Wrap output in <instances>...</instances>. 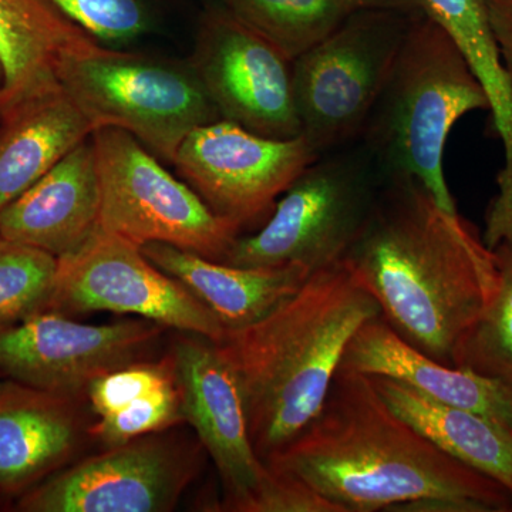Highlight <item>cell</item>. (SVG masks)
<instances>
[{
  "label": "cell",
  "mask_w": 512,
  "mask_h": 512,
  "mask_svg": "<svg viewBox=\"0 0 512 512\" xmlns=\"http://www.w3.org/2000/svg\"><path fill=\"white\" fill-rule=\"evenodd\" d=\"M350 12L357 10H380V12L404 13V15H421L419 0H339Z\"/></svg>",
  "instance_id": "f546056e"
},
{
  "label": "cell",
  "mask_w": 512,
  "mask_h": 512,
  "mask_svg": "<svg viewBox=\"0 0 512 512\" xmlns=\"http://www.w3.org/2000/svg\"><path fill=\"white\" fill-rule=\"evenodd\" d=\"M2 84H3V70H2V66H0V87H2Z\"/></svg>",
  "instance_id": "4dcf8cb0"
},
{
  "label": "cell",
  "mask_w": 512,
  "mask_h": 512,
  "mask_svg": "<svg viewBox=\"0 0 512 512\" xmlns=\"http://www.w3.org/2000/svg\"><path fill=\"white\" fill-rule=\"evenodd\" d=\"M339 369L389 377L431 400L483 414L512 431L511 384L431 359L400 338L382 315L360 326Z\"/></svg>",
  "instance_id": "e0dca14e"
},
{
  "label": "cell",
  "mask_w": 512,
  "mask_h": 512,
  "mask_svg": "<svg viewBox=\"0 0 512 512\" xmlns=\"http://www.w3.org/2000/svg\"><path fill=\"white\" fill-rule=\"evenodd\" d=\"M379 303L345 262L313 272L295 293L217 343L234 370L256 454L268 463L315 419L350 339Z\"/></svg>",
  "instance_id": "3957f363"
},
{
  "label": "cell",
  "mask_w": 512,
  "mask_h": 512,
  "mask_svg": "<svg viewBox=\"0 0 512 512\" xmlns=\"http://www.w3.org/2000/svg\"><path fill=\"white\" fill-rule=\"evenodd\" d=\"M343 262L400 338L451 367L495 286L493 258L476 228L441 210L406 174L386 175Z\"/></svg>",
  "instance_id": "6da1fadb"
},
{
  "label": "cell",
  "mask_w": 512,
  "mask_h": 512,
  "mask_svg": "<svg viewBox=\"0 0 512 512\" xmlns=\"http://www.w3.org/2000/svg\"><path fill=\"white\" fill-rule=\"evenodd\" d=\"M56 77L94 130L121 128L167 163L192 130L221 119L191 66L92 37L62 53Z\"/></svg>",
  "instance_id": "8992f818"
},
{
  "label": "cell",
  "mask_w": 512,
  "mask_h": 512,
  "mask_svg": "<svg viewBox=\"0 0 512 512\" xmlns=\"http://www.w3.org/2000/svg\"><path fill=\"white\" fill-rule=\"evenodd\" d=\"M157 268L194 293L227 330L251 325L301 288L308 272L293 266L247 268L205 258L168 244L144 245Z\"/></svg>",
  "instance_id": "d6986e66"
},
{
  "label": "cell",
  "mask_w": 512,
  "mask_h": 512,
  "mask_svg": "<svg viewBox=\"0 0 512 512\" xmlns=\"http://www.w3.org/2000/svg\"><path fill=\"white\" fill-rule=\"evenodd\" d=\"M0 498H2V497H0Z\"/></svg>",
  "instance_id": "1f68e13d"
},
{
  "label": "cell",
  "mask_w": 512,
  "mask_h": 512,
  "mask_svg": "<svg viewBox=\"0 0 512 512\" xmlns=\"http://www.w3.org/2000/svg\"><path fill=\"white\" fill-rule=\"evenodd\" d=\"M185 335L171 349L184 419L217 467L221 510L252 512L274 471L256 454L241 387L217 343Z\"/></svg>",
  "instance_id": "5bb4252c"
},
{
  "label": "cell",
  "mask_w": 512,
  "mask_h": 512,
  "mask_svg": "<svg viewBox=\"0 0 512 512\" xmlns=\"http://www.w3.org/2000/svg\"><path fill=\"white\" fill-rule=\"evenodd\" d=\"M386 174L360 140L320 154L276 201L264 227L235 239L221 262L302 269L342 262L362 234Z\"/></svg>",
  "instance_id": "5b68a950"
},
{
  "label": "cell",
  "mask_w": 512,
  "mask_h": 512,
  "mask_svg": "<svg viewBox=\"0 0 512 512\" xmlns=\"http://www.w3.org/2000/svg\"><path fill=\"white\" fill-rule=\"evenodd\" d=\"M82 403L0 376V497L19 498L72 464L90 436Z\"/></svg>",
  "instance_id": "9a60e30c"
},
{
  "label": "cell",
  "mask_w": 512,
  "mask_h": 512,
  "mask_svg": "<svg viewBox=\"0 0 512 512\" xmlns=\"http://www.w3.org/2000/svg\"><path fill=\"white\" fill-rule=\"evenodd\" d=\"M184 421L183 402L175 379V382L128 404L120 412L94 421L90 437L106 447L120 446L137 437L167 431Z\"/></svg>",
  "instance_id": "4316f807"
},
{
  "label": "cell",
  "mask_w": 512,
  "mask_h": 512,
  "mask_svg": "<svg viewBox=\"0 0 512 512\" xmlns=\"http://www.w3.org/2000/svg\"><path fill=\"white\" fill-rule=\"evenodd\" d=\"M164 329L141 318L86 325L62 313H37L0 332V376L86 400L97 377L146 359Z\"/></svg>",
  "instance_id": "7c38bea8"
},
{
  "label": "cell",
  "mask_w": 512,
  "mask_h": 512,
  "mask_svg": "<svg viewBox=\"0 0 512 512\" xmlns=\"http://www.w3.org/2000/svg\"><path fill=\"white\" fill-rule=\"evenodd\" d=\"M201 443L147 434L69 464L16 498L19 512H168L197 476Z\"/></svg>",
  "instance_id": "30bf717a"
},
{
  "label": "cell",
  "mask_w": 512,
  "mask_h": 512,
  "mask_svg": "<svg viewBox=\"0 0 512 512\" xmlns=\"http://www.w3.org/2000/svg\"><path fill=\"white\" fill-rule=\"evenodd\" d=\"M384 402L448 456L512 494V431L483 414L431 400L397 380L369 376Z\"/></svg>",
  "instance_id": "ffe728a7"
},
{
  "label": "cell",
  "mask_w": 512,
  "mask_h": 512,
  "mask_svg": "<svg viewBox=\"0 0 512 512\" xmlns=\"http://www.w3.org/2000/svg\"><path fill=\"white\" fill-rule=\"evenodd\" d=\"M97 43L128 45L148 32L153 20L150 0H47Z\"/></svg>",
  "instance_id": "484cf974"
},
{
  "label": "cell",
  "mask_w": 512,
  "mask_h": 512,
  "mask_svg": "<svg viewBox=\"0 0 512 512\" xmlns=\"http://www.w3.org/2000/svg\"><path fill=\"white\" fill-rule=\"evenodd\" d=\"M318 157L302 136L265 137L218 119L192 130L173 164L215 214L242 229L271 215L276 201Z\"/></svg>",
  "instance_id": "8fae6325"
},
{
  "label": "cell",
  "mask_w": 512,
  "mask_h": 512,
  "mask_svg": "<svg viewBox=\"0 0 512 512\" xmlns=\"http://www.w3.org/2000/svg\"><path fill=\"white\" fill-rule=\"evenodd\" d=\"M59 258L0 237V332L49 311Z\"/></svg>",
  "instance_id": "d4e9b609"
},
{
  "label": "cell",
  "mask_w": 512,
  "mask_h": 512,
  "mask_svg": "<svg viewBox=\"0 0 512 512\" xmlns=\"http://www.w3.org/2000/svg\"><path fill=\"white\" fill-rule=\"evenodd\" d=\"M47 312L134 315L215 343L227 332L210 308L140 247L101 228L73 254L59 258Z\"/></svg>",
  "instance_id": "9c48e42d"
},
{
  "label": "cell",
  "mask_w": 512,
  "mask_h": 512,
  "mask_svg": "<svg viewBox=\"0 0 512 512\" xmlns=\"http://www.w3.org/2000/svg\"><path fill=\"white\" fill-rule=\"evenodd\" d=\"M417 16L357 10L293 60L301 136L319 156L359 140Z\"/></svg>",
  "instance_id": "52a82bcc"
},
{
  "label": "cell",
  "mask_w": 512,
  "mask_h": 512,
  "mask_svg": "<svg viewBox=\"0 0 512 512\" xmlns=\"http://www.w3.org/2000/svg\"><path fill=\"white\" fill-rule=\"evenodd\" d=\"M175 379L171 353L160 362L140 360L97 377L87 389L86 400L100 419L120 412L128 404L175 382Z\"/></svg>",
  "instance_id": "83f0119b"
},
{
  "label": "cell",
  "mask_w": 512,
  "mask_h": 512,
  "mask_svg": "<svg viewBox=\"0 0 512 512\" xmlns=\"http://www.w3.org/2000/svg\"><path fill=\"white\" fill-rule=\"evenodd\" d=\"M501 62L512 82V0H484Z\"/></svg>",
  "instance_id": "f1b7e54d"
},
{
  "label": "cell",
  "mask_w": 512,
  "mask_h": 512,
  "mask_svg": "<svg viewBox=\"0 0 512 512\" xmlns=\"http://www.w3.org/2000/svg\"><path fill=\"white\" fill-rule=\"evenodd\" d=\"M239 22L295 60L350 15L339 0H225Z\"/></svg>",
  "instance_id": "cb8c5ba5"
},
{
  "label": "cell",
  "mask_w": 512,
  "mask_h": 512,
  "mask_svg": "<svg viewBox=\"0 0 512 512\" xmlns=\"http://www.w3.org/2000/svg\"><path fill=\"white\" fill-rule=\"evenodd\" d=\"M463 52L490 100L495 133L504 147V167L512 168V82L501 62L484 0H419Z\"/></svg>",
  "instance_id": "603a6c76"
},
{
  "label": "cell",
  "mask_w": 512,
  "mask_h": 512,
  "mask_svg": "<svg viewBox=\"0 0 512 512\" xmlns=\"http://www.w3.org/2000/svg\"><path fill=\"white\" fill-rule=\"evenodd\" d=\"M93 131L60 84L0 109V214Z\"/></svg>",
  "instance_id": "ac0fdd59"
},
{
  "label": "cell",
  "mask_w": 512,
  "mask_h": 512,
  "mask_svg": "<svg viewBox=\"0 0 512 512\" xmlns=\"http://www.w3.org/2000/svg\"><path fill=\"white\" fill-rule=\"evenodd\" d=\"M483 241L495 268V286L454 356V367L512 386V168L498 174V192L485 218Z\"/></svg>",
  "instance_id": "7402d4cb"
},
{
  "label": "cell",
  "mask_w": 512,
  "mask_h": 512,
  "mask_svg": "<svg viewBox=\"0 0 512 512\" xmlns=\"http://www.w3.org/2000/svg\"><path fill=\"white\" fill-rule=\"evenodd\" d=\"M191 67L221 119L265 137L301 136L293 60L227 9L202 18Z\"/></svg>",
  "instance_id": "4fadbf2b"
},
{
  "label": "cell",
  "mask_w": 512,
  "mask_h": 512,
  "mask_svg": "<svg viewBox=\"0 0 512 512\" xmlns=\"http://www.w3.org/2000/svg\"><path fill=\"white\" fill-rule=\"evenodd\" d=\"M100 178V228L137 245L168 244L222 261L241 228L205 204L127 131H93Z\"/></svg>",
  "instance_id": "ba28073f"
},
{
  "label": "cell",
  "mask_w": 512,
  "mask_h": 512,
  "mask_svg": "<svg viewBox=\"0 0 512 512\" xmlns=\"http://www.w3.org/2000/svg\"><path fill=\"white\" fill-rule=\"evenodd\" d=\"M100 178L93 134L0 214V237L62 258L100 228Z\"/></svg>",
  "instance_id": "2e32d148"
},
{
  "label": "cell",
  "mask_w": 512,
  "mask_h": 512,
  "mask_svg": "<svg viewBox=\"0 0 512 512\" xmlns=\"http://www.w3.org/2000/svg\"><path fill=\"white\" fill-rule=\"evenodd\" d=\"M89 37L47 0H0V109L59 84L60 56Z\"/></svg>",
  "instance_id": "44dd1931"
},
{
  "label": "cell",
  "mask_w": 512,
  "mask_h": 512,
  "mask_svg": "<svg viewBox=\"0 0 512 512\" xmlns=\"http://www.w3.org/2000/svg\"><path fill=\"white\" fill-rule=\"evenodd\" d=\"M266 466L299 478L340 512L393 511L441 498L473 512L512 511L503 485L434 446L394 412L367 375L338 370L306 429Z\"/></svg>",
  "instance_id": "7a4b0ae2"
},
{
  "label": "cell",
  "mask_w": 512,
  "mask_h": 512,
  "mask_svg": "<svg viewBox=\"0 0 512 512\" xmlns=\"http://www.w3.org/2000/svg\"><path fill=\"white\" fill-rule=\"evenodd\" d=\"M476 110H490L483 84L450 36L421 13L404 37L359 140L384 174L412 175L441 210L457 215L444 174V150L457 121Z\"/></svg>",
  "instance_id": "277c9868"
}]
</instances>
